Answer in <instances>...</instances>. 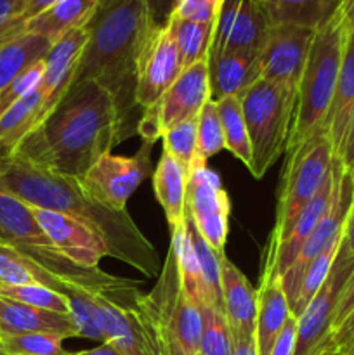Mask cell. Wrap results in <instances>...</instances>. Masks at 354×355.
<instances>
[{
	"mask_svg": "<svg viewBox=\"0 0 354 355\" xmlns=\"http://www.w3.org/2000/svg\"><path fill=\"white\" fill-rule=\"evenodd\" d=\"M0 193L31 207L59 211L89 225L101 238L108 257L127 263L144 277L162 272L155 245L125 211H111L87 196L78 180L35 165L23 156H0Z\"/></svg>",
	"mask_w": 354,
	"mask_h": 355,
	"instance_id": "cell-1",
	"label": "cell"
},
{
	"mask_svg": "<svg viewBox=\"0 0 354 355\" xmlns=\"http://www.w3.org/2000/svg\"><path fill=\"white\" fill-rule=\"evenodd\" d=\"M124 139L115 97L92 80H75L51 114L14 153L42 168L80 179Z\"/></svg>",
	"mask_w": 354,
	"mask_h": 355,
	"instance_id": "cell-2",
	"label": "cell"
},
{
	"mask_svg": "<svg viewBox=\"0 0 354 355\" xmlns=\"http://www.w3.org/2000/svg\"><path fill=\"white\" fill-rule=\"evenodd\" d=\"M148 0H101L89 24V42L83 51L76 80H92L117 101L124 134L135 106V75L142 51L155 30Z\"/></svg>",
	"mask_w": 354,
	"mask_h": 355,
	"instance_id": "cell-3",
	"label": "cell"
},
{
	"mask_svg": "<svg viewBox=\"0 0 354 355\" xmlns=\"http://www.w3.org/2000/svg\"><path fill=\"white\" fill-rule=\"evenodd\" d=\"M0 243L16 248L40 269L54 276L66 288V295L75 291L118 295L137 290L139 286L137 281L111 276L101 267L85 269L76 266L42 231L30 205L7 193H0Z\"/></svg>",
	"mask_w": 354,
	"mask_h": 355,
	"instance_id": "cell-4",
	"label": "cell"
},
{
	"mask_svg": "<svg viewBox=\"0 0 354 355\" xmlns=\"http://www.w3.org/2000/svg\"><path fill=\"white\" fill-rule=\"evenodd\" d=\"M346 31L342 10L333 16L325 26L314 31L304 71L295 94L287 151L297 148L314 134H321L323 121L328 114L335 94Z\"/></svg>",
	"mask_w": 354,
	"mask_h": 355,
	"instance_id": "cell-5",
	"label": "cell"
},
{
	"mask_svg": "<svg viewBox=\"0 0 354 355\" xmlns=\"http://www.w3.org/2000/svg\"><path fill=\"white\" fill-rule=\"evenodd\" d=\"M239 101L252 146L248 170L255 179H262L287 151L295 92L285 85L257 80Z\"/></svg>",
	"mask_w": 354,
	"mask_h": 355,
	"instance_id": "cell-6",
	"label": "cell"
},
{
	"mask_svg": "<svg viewBox=\"0 0 354 355\" xmlns=\"http://www.w3.org/2000/svg\"><path fill=\"white\" fill-rule=\"evenodd\" d=\"M332 144L325 134H314L285 153V166L278 189L276 218L266 246H274L288 231L302 208L316 196L332 170Z\"/></svg>",
	"mask_w": 354,
	"mask_h": 355,
	"instance_id": "cell-7",
	"label": "cell"
},
{
	"mask_svg": "<svg viewBox=\"0 0 354 355\" xmlns=\"http://www.w3.org/2000/svg\"><path fill=\"white\" fill-rule=\"evenodd\" d=\"M155 142L142 141L132 156L104 153L78 180L87 196L111 211H125L127 201L151 172V149Z\"/></svg>",
	"mask_w": 354,
	"mask_h": 355,
	"instance_id": "cell-8",
	"label": "cell"
},
{
	"mask_svg": "<svg viewBox=\"0 0 354 355\" xmlns=\"http://www.w3.org/2000/svg\"><path fill=\"white\" fill-rule=\"evenodd\" d=\"M210 96L208 82V61H198L189 68H184L179 78L170 85L162 99L149 110L142 111L137 132L142 141L162 137L165 130L189 118H196Z\"/></svg>",
	"mask_w": 354,
	"mask_h": 355,
	"instance_id": "cell-9",
	"label": "cell"
},
{
	"mask_svg": "<svg viewBox=\"0 0 354 355\" xmlns=\"http://www.w3.org/2000/svg\"><path fill=\"white\" fill-rule=\"evenodd\" d=\"M344 172H346V168H344L342 162L335 156L332 163V170H330L321 189L302 208L301 214L294 218L283 238L274 246H266V250H264L259 284L281 277L285 270L294 263L304 243L307 241L311 232L314 231L316 225L319 224V220L325 217L326 211L330 210V207L335 201Z\"/></svg>",
	"mask_w": 354,
	"mask_h": 355,
	"instance_id": "cell-10",
	"label": "cell"
},
{
	"mask_svg": "<svg viewBox=\"0 0 354 355\" xmlns=\"http://www.w3.org/2000/svg\"><path fill=\"white\" fill-rule=\"evenodd\" d=\"M156 312L163 319L170 331L176 335L180 345L189 354L200 352L201 314L200 309L184 293L177 270V260L174 250L169 248L158 276L155 290L148 295Z\"/></svg>",
	"mask_w": 354,
	"mask_h": 355,
	"instance_id": "cell-11",
	"label": "cell"
},
{
	"mask_svg": "<svg viewBox=\"0 0 354 355\" xmlns=\"http://www.w3.org/2000/svg\"><path fill=\"white\" fill-rule=\"evenodd\" d=\"M314 31L290 24H271L259 54L260 78L297 94Z\"/></svg>",
	"mask_w": 354,
	"mask_h": 355,
	"instance_id": "cell-12",
	"label": "cell"
},
{
	"mask_svg": "<svg viewBox=\"0 0 354 355\" xmlns=\"http://www.w3.org/2000/svg\"><path fill=\"white\" fill-rule=\"evenodd\" d=\"M183 69V59L169 24L167 21L156 24L139 59L135 75V104L142 111L155 106L170 85L179 78Z\"/></svg>",
	"mask_w": 354,
	"mask_h": 355,
	"instance_id": "cell-13",
	"label": "cell"
},
{
	"mask_svg": "<svg viewBox=\"0 0 354 355\" xmlns=\"http://www.w3.org/2000/svg\"><path fill=\"white\" fill-rule=\"evenodd\" d=\"M269 26L271 21L260 0H224L215 21L210 52L257 55Z\"/></svg>",
	"mask_w": 354,
	"mask_h": 355,
	"instance_id": "cell-14",
	"label": "cell"
},
{
	"mask_svg": "<svg viewBox=\"0 0 354 355\" xmlns=\"http://www.w3.org/2000/svg\"><path fill=\"white\" fill-rule=\"evenodd\" d=\"M354 270V263L337 259L321 290L297 318L294 355H316L332 335L340 291Z\"/></svg>",
	"mask_w": 354,
	"mask_h": 355,
	"instance_id": "cell-15",
	"label": "cell"
},
{
	"mask_svg": "<svg viewBox=\"0 0 354 355\" xmlns=\"http://www.w3.org/2000/svg\"><path fill=\"white\" fill-rule=\"evenodd\" d=\"M354 203V180L351 172H344L342 180H340L339 193H337L335 201L330 207V210L326 211L325 217L319 220V224L316 225L314 231L311 232V236L307 238V241L304 243V246L301 248V253L297 255V259L294 260L290 267L283 272L281 276V284H283L285 295H287L288 305L294 304L295 297H297L298 286L302 283V277H304L305 270H307L309 263L330 245L335 238H339L342 234L344 227H346L347 217H349V211L353 208Z\"/></svg>",
	"mask_w": 354,
	"mask_h": 355,
	"instance_id": "cell-16",
	"label": "cell"
},
{
	"mask_svg": "<svg viewBox=\"0 0 354 355\" xmlns=\"http://www.w3.org/2000/svg\"><path fill=\"white\" fill-rule=\"evenodd\" d=\"M30 210L42 231L71 262L85 269H99L101 259L108 257V250L89 225L59 211L31 205Z\"/></svg>",
	"mask_w": 354,
	"mask_h": 355,
	"instance_id": "cell-17",
	"label": "cell"
},
{
	"mask_svg": "<svg viewBox=\"0 0 354 355\" xmlns=\"http://www.w3.org/2000/svg\"><path fill=\"white\" fill-rule=\"evenodd\" d=\"M87 42L89 26L76 28L58 38L45 54L44 73L38 87L44 97V113L47 116L75 83Z\"/></svg>",
	"mask_w": 354,
	"mask_h": 355,
	"instance_id": "cell-18",
	"label": "cell"
},
{
	"mask_svg": "<svg viewBox=\"0 0 354 355\" xmlns=\"http://www.w3.org/2000/svg\"><path fill=\"white\" fill-rule=\"evenodd\" d=\"M222 307L233 336L255 335L257 290L245 274L224 255H221Z\"/></svg>",
	"mask_w": 354,
	"mask_h": 355,
	"instance_id": "cell-19",
	"label": "cell"
},
{
	"mask_svg": "<svg viewBox=\"0 0 354 355\" xmlns=\"http://www.w3.org/2000/svg\"><path fill=\"white\" fill-rule=\"evenodd\" d=\"M24 333H54L65 340L76 336V329L69 315L0 297V336Z\"/></svg>",
	"mask_w": 354,
	"mask_h": 355,
	"instance_id": "cell-20",
	"label": "cell"
},
{
	"mask_svg": "<svg viewBox=\"0 0 354 355\" xmlns=\"http://www.w3.org/2000/svg\"><path fill=\"white\" fill-rule=\"evenodd\" d=\"M208 82L210 96L217 101L222 97H242L248 87L260 78L259 58L255 54H208Z\"/></svg>",
	"mask_w": 354,
	"mask_h": 355,
	"instance_id": "cell-21",
	"label": "cell"
},
{
	"mask_svg": "<svg viewBox=\"0 0 354 355\" xmlns=\"http://www.w3.org/2000/svg\"><path fill=\"white\" fill-rule=\"evenodd\" d=\"M347 28V26H346ZM354 107V30L347 28L346 42H344L342 62H340L339 78H337L335 94L330 104L328 114L323 121L321 134L328 137L335 156L339 155L351 111Z\"/></svg>",
	"mask_w": 354,
	"mask_h": 355,
	"instance_id": "cell-22",
	"label": "cell"
},
{
	"mask_svg": "<svg viewBox=\"0 0 354 355\" xmlns=\"http://www.w3.org/2000/svg\"><path fill=\"white\" fill-rule=\"evenodd\" d=\"M292 311L285 295L281 277L260 283L257 288V318H255V342L259 355H269L290 319Z\"/></svg>",
	"mask_w": 354,
	"mask_h": 355,
	"instance_id": "cell-23",
	"label": "cell"
},
{
	"mask_svg": "<svg viewBox=\"0 0 354 355\" xmlns=\"http://www.w3.org/2000/svg\"><path fill=\"white\" fill-rule=\"evenodd\" d=\"M99 6L101 0H58L44 12L24 21V31L49 38L54 44L68 31L89 26Z\"/></svg>",
	"mask_w": 354,
	"mask_h": 355,
	"instance_id": "cell-24",
	"label": "cell"
},
{
	"mask_svg": "<svg viewBox=\"0 0 354 355\" xmlns=\"http://www.w3.org/2000/svg\"><path fill=\"white\" fill-rule=\"evenodd\" d=\"M186 210L194 222L214 215H231V200L221 177L205 163H193L187 172Z\"/></svg>",
	"mask_w": 354,
	"mask_h": 355,
	"instance_id": "cell-25",
	"label": "cell"
},
{
	"mask_svg": "<svg viewBox=\"0 0 354 355\" xmlns=\"http://www.w3.org/2000/svg\"><path fill=\"white\" fill-rule=\"evenodd\" d=\"M186 187V168L177 159H174L169 153L163 151L155 173H153V191H155L160 207L163 208V214H165L170 229L184 220Z\"/></svg>",
	"mask_w": 354,
	"mask_h": 355,
	"instance_id": "cell-26",
	"label": "cell"
},
{
	"mask_svg": "<svg viewBox=\"0 0 354 355\" xmlns=\"http://www.w3.org/2000/svg\"><path fill=\"white\" fill-rule=\"evenodd\" d=\"M45 118L47 114L44 113V97L40 87L37 85L0 118V156L12 155L23 139Z\"/></svg>",
	"mask_w": 354,
	"mask_h": 355,
	"instance_id": "cell-27",
	"label": "cell"
},
{
	"mask_svg": "<svg viewBox=\"0 0 354 355\" xmlns=\"http://www.w3.org/2000/svg\"><path fill=\"white\" fill-rule=\"evenodd\" d=\"M344 0H269L264 3L271 24L319 30L342 10Z\"/></svg>",
	"mask_w": 354,
	"mask_h": 355,
	"instance_id": "cell-28",
	"label": "cell"
},
{
	"mask_svg": "<svg viewBox=\"0 0 354 355\" xmlns=\"http://www.w3.org/2000/svg\"><path fill=\"white\" fill-rule=\"evenodd\" d=\"M52 42L40 35L21 31L16 37L0 44V92L28 68L40 62L51 49Z\"/></svg>",
	"mask_w": 354,
	"mask_h": 355,
	"instance_id": "cell-29",
	"label": "cell"
},
{
	"mask_svg": "<svg viewBox=\"0 0 354 355\" xmlns=\"http://www.w3.org/2000/svg\"><path fill=\"white\" fill-rule=\"evenodd\" d=\"M170 248L174 250V255H176L177 270H179V279L184 293L198 309L208 305L200 263H198L196 253H194L191 239L187 236L184 220L170 229Z\"/></svg>",
	"mask_w": 354,
	"mask_h": 355,
	"instance_id": "cell-30",
	"label": "cell"
},
{
	"mask_svg": "<svg viewBox=\"0 0 354 355\" xmlns=\"http://www.w3.org/2000/svg\"><path fill=\"white\" fill-rule=\"evenodd\" d=\"M0 284L6 286H28V284H44L66 295V288L37 266L33 260L24 257L16 248L0 243Z\"/></svg>",
	"mask_w": 354,
	"mask_h": 355,
	"instance_id": "cell-31",
	"label": "cell"
},
{
	"mask_svg": "<svg viewBox=\"0 0 354 355\" xmlns=\"http://www.w3.org/2000/svg\"><path fill=\"white\" fill-rule=\"evenodd\" d=\"M165 21L179 49L184 68H189L194 62L208 58L214 42L215 23H194V21L177 19L174 16H169Z\"/></svg>",
	"mask_w": 354,
	"mask_h": 355,
	"instance_id": "cell-32",
	"label": "cell"
},
{
	"mask_svg": "<svg viewBox=\"0 0 354 355\" xmlns=\"http://www.w3.org/2000/svg\"><path fill=\"white\" fill-rule=\"evenodd\" d=\"M219 110V118L224 132L226 151L239 159L246 168L252 165V146H250L248 130H246L245 116H243L242 101L239 97H222L215 101Z\"/></svg>",
	"mask_w": 354,
	"mask_h": 355,
	"instance_id": "cell-33",
	"label": "cell"
},
{
	"mask_svg": "<svg viewBox=\"0 0 354 355\" xmlns=\"http://www.w3.org/2000/svg\"><path fill=\"white\" fill-rule=\"evenodd\" d=\"M184 224H186L187 236H189L191 245H193L194 253H196L198 263H200L201 279H203L205 295H207V304L210 307H217L221 311H224V307H222L221 288V255L215 253L208 246V243L201 238V234L196 229V224H194L193 217H191L187 210H184Z\"/></svg>",
	"mask_w": 354,
	"mask_h": 355,
	"instance_id": "cell-34",
	"label": "cell"
},
{
	"mask_svg": "<svg viewBox=\"0 0 354 355\" xmlns=\"http://www.w3.org/2000/svg\"><path fill=\"white\" fill-rule=\"evenodd\" d=\"M344 232V231H342ZM340 241H342V234L339 238L333 239L311 263H309L307 270H305L304 277H302V283L298 286L297 297H295L294 304L290 305L292 315L295 319L304 312V309L307 307L309 302L316 297L321 286L325 284L326 277H328L330 270H332L333 262H335V257L339 253L340 248Z\"/></svg>",
	"mask_w": 354,
	"mask_h": 355,
	"instance_id": "cell-35",
	"label": "cell"
},
{
	"mask_svg": "<svg viewBox=\"0 0 354 355\" xmlns=\"http://www.w3.org/2000/svg\"><path fill=\"white\" fill-rule=\"evenodd\" d=\"M201 340L200 352L205 355H231L233 335L224 311L210 305L200 307Z\"/></svg>",
	"mask_w": 354,
	"mask_h": 355,
	"instance_id": "cell-36",
	"label": "cell"
},
{
	"mask_svg": "<svg viewBox=\"0 0 354 355\" xmlns=\"http://www.w3.org/2000/svg\"><path fill=\"white\" fill-rule=\"evenodd\" d=\"M196 137V158L193 163H205L207 165L208 158L226 149L224 132H222V123L221 118H219L217 103L214 99H208L198 114Z\"/></svg>",
	"mask_w": 354,
	"mask_h": 355,
	"instance_id": "cell-37",
	"label": "cell"
},
{
	"mask_svg": "<svg viewBox=\"0 0 354 355\" xmlns=\"http://www.w3.org/2000/svg\"><path fill=\"white\" fill-rule=\"evenodd\" d=\"M0 297L31 305V307L44 309V311L66 314L69 312L68 295L56 291L44 284H28V286H6L0 284Z\"/></svg>",
	"mask_w": 354,
	"mask_h": 355,
	"instance_id": "cell-38",
	"label": "cell"
},
{
	"mask_svg": "<svg viewBox=\"0 0 354 355\" xmlns=\"http://www.w3.org/2000/svg\"><path fill=\"white\" fill-rule=\"evenodd\" d=\"M69 300V319L76 329V336L80 338L96 340L104 343V331L101 324V315L96 304L92 300V293L75 291L68 295Z\"/></svg>",
	"mask_w": 354,
	"mask_h": 355,
	"instance_id": "cell-39",
	"label": "cell"
},
{
	"mask_svg": "<svg viewBox=\"0 0 354 355\" xmlns=\"http://www.w3.org/2000/svg\"><path fill=\"white\" fill-rule=\"evenodd\" d=\"M65 338L54 333H24L0 336V345L9 355H69L62 347Z\"/></svg>",
	"mask_w": 354,
	"mask_h": 355,
	"instance_id": "cell-40",
	"label": "cell"
},
{
	"mask_svg": "<svg viewBox=\"0 0 354 355\" xmlns=\"http://www.w3.org/2000/svg\"><path fill=\"white\" fill-rule=\"evenodd\" d=\"M196 128L198 116L180 121L162 134L163 151L177 159L186 168V172H189L191 163L196 158Z\"/></svg>",
	"mask_w": 354,
	"mask_h": 355,
	"instance_id": "cell-41",
	"label": "cell"
},
{
	"mask_svg": "<svg viewBox=\"0 0 354 355\" xmlns=\"http://www.w3.org/2000/svg\"><path fill=\"white\" fill-rule=\"evenodd\" d=\"M224 0H174L169 16L194 23H215Z\"/></svg>",
	"mask_w": 354,
	"mask_h": 355,
	"instance_id": "cell-42",
	"label": "cell"
},
{
	"mask_svg": "<svg viewBox=\"0 0 354 355\" xmlns=\"http://www.w3.org/2000/svg\"><path fill=\"white\" fill-rule=\"evenodd\" d=\"M42 73H44V59L37 64H33L31 68H28L23 75L17 76L6 90L0 92V118L24 96V94L30 92L33 87L38 85L42 78Z\"/></svg>",
	"mask_w": 354,
	"mask_h": 355,
	"instance_id": "cell-43",
	"label": "cell"
},
{
	"mask_svg": "<svg viewBox=\"0 0 354 355\" xmlns=\"http://www.w3.org/2000/svg\"><path fill=\"white\" fill-rule=\"evenodd\" d=\"M194 224H196V229L201 234V238L208 243V246H210L215 253L222 255L229 234L228 215H214V217H207L203 218V220L194 222Z\"/></svg>",
	"mask_w": 354,
	"mask_h": 355,
	"instance_id": "cell-44",
	"label": "cell"
},
{
	"mask_svg": "<svg viewBox=\"0 0 354 355\" xmlns=\"http://www.w3.org/2000/svg\"><path fill=\"white\" fill-rule=\"evenodd\" d=\"M330 342H332V345L335 347V349H339L344 355L353 352L354 350V309L335 329H332Z\"/></svg>",
	"mask_w": 354,
	"mask_h": 355,
	"instance_id": "cell-45",
	"label": "cell"
},
{
	"mask_svg": "<svg viewBox=\"0 0 354 355\" xmlns=\"http://www.w3.org/2000/svg\"><path fill=\"white\" fill-rule=\"evenodd\" d=\"M295 331H297V319L294 315H290V319L287 321L285 328L281 329L280 336H278L276 343H274L269 355H294Z\"/></svg>",
	"mask_w": 354,
	"mask_h": 355,
	"instance_id": "cell-46",
	"label": "cell"
},
{
	"mask_svg": "<svg viewBox=\"0 0 354 355\" xmlns=\"http://www.w3.org/2000/svg\"><path fill=\"white\" fill-rule=\"evenodd\" d=\"M354 309V270L353 274L349 276L347 283L344 284L342 291H340V297H339V304H337L335 309V319H333V328L335 329L347 315L351 314V311Z\"/></svg>",
	"mask_w": 354,
	"mask_h": 355,
	"instance_id": "cell-47",
	"label": "cell"
},
{
	"mask_svg": "<svg viewBox=\"0 0 354 355\" xmlns=\"http://www.w3.org/2000/svg\"><path fill=\"white\" fill-rule=\"evenodd\" d=\"M337 158L342 162L344 168H346L347 172L353 173V170H354V107H353V111H351L349 123H347L346 134H344L342 144H340Z\"/></svg>",
	"mask_w": 354,
	"mask_h": 355,
	"instance_id": "cell-48",
	"label": "cell"
},
{
	"mask_svg": "<svg viewBox=\"0 0 354 355\" xmlns=\"http://www.w3.org/2000/svg\"><path fill=\"white\" fill-rule=\"evenodd\" d=\"M337 259L344 260V262L354 263V203L349 211V217H347L346 227H344L342 241H340Z\"/></svg>",
	"mask_w": 354,
	"mask_h": 355,
	"instance_id": "cell-49",
	"label": "cell"
},
{
	"mask_svg": "<svg viewBox=\"0 0 354 355\" xmlns=\"http://www.w3.org/2000/svg\"><path fill=\"white\" fill-rule=\"evenodd\" d=\"M23 3L24 0H0V28L23 21L21 19Z\"/></svg>",
	"mask_w": 354,
	"mask_h": 355,
	"instance_id": "cell-50",
	"label": "cell"
},
{
	"mask_svg": "<svg viewBox=\"0 0 354 355\" xmlns=\"http://www.w3.org/2000/svg\"><path fill=\"white\" fill-rule=\"evenodd\" d=\"M231 355H259V352H257L255 335L233 336V354Z\"/></svg>",
	"mask_w": 354,
	"mask_h": 355,
	"instance_id": "cell-51",
	"label": "cell"
},
{
	"mask_svg": "<svg viewBox=\"0 0 354 355\" xmlns=\"http://www.w3.org/2000/svg\"><path fill=\"white\" fill-rule=\"evenodd\" d=\"M58 0H24L23 3V12H21V19L28 21L31 17H35L37 14L44 12L45 9L56 3Z\"/></svg>",
	"mask_w": 354,
	"mask_h": 355,
	"instance_id": "cell-52",
	"label": "cell"
},
{
	"mask_svg": "<svg viewBox=\"0 0 354 355\" xmlns=\"http://www.w3.org/2000/svg\"><path fill=\"white\" fill-rule=\"evenodd\" d=\"M149 9H151L153 17L156 19V23H165V19L169 17L170 10H172L174 0H148Z\"/></svg>",
	"mask_w": 354,
	"mask_h": 355,
	"instance_id": "cell-53",
	"label": "cell"
},
{
	"mask_svg": "<svg viewBox=\"0 0 354 355\" xmlns=\"http://www.w3.org/2000/svg\"><path fill=\"white\" fill-rule=\"evenodd\" d=\"M69 355H124L120 352V350L115 349L111 343L104 342L101 343L99 347H94V349H89V350H80V352H73Z\"/></svg>",
	"mask_w": 354,
	"mask_h": 355,
	"instance_id": "cell-54",
	"label": "cell"
},
{
	"mask_svg": "<svg viewBox=\"0 0 354 355\" xmlns=\"http://www.w3.org/2000/svg\"><path fill=\"white\" fill-rule=\"evenodd\" d=\"M21 31H24V23H23V21H19V23L9 24V26L0 28V44H3V42L9 40V38L16 37V35H19Z\"/></svg>",
	"mask_w": 354,
	"mask_h": 355,
	"instance_id": "cell-55",
	"label": "cell"
},
{
	"mask_svg": "<svg viewBox=\"0 0 354 355\" xmlns=\"http://www.w3.org/2000/svg\"><path fill=\"white\" fill-rule=\"evenodd\" d=\"M344 23L349 30H354V0H351L346 7H342Z\"/></svg>",
	"mask_w": 354,
	"mask_h": 355,
	"instance_id": "cell-56",
	"label": "cell"
},
{
	"mask_svg": "<svg viewBox=\"0 0 354 355\" xmlns=\"http://www.w3.org/2000/svg\"><path fill=\"white\" fill-rule=\"evenodd\" d=\"M316 355H344V354L340 352L339 349H335V347L332 345V342H328Z\"/></svg>",
	"mask_w": 354,
	"mask_h": 355,
	"instance_id": "cell-57",
	"label": "cell"
},
{
	"mask_svg": "<svg viewBox=\"0 0 354 355\" xmlns=\"http://www.w3.org/2000/svg\"><path fill=\"white\" fill-rule=\"evenodd\" d=\"M0 355H9V354L6 352V350H3V347H2V345H0Z\"/></svg>",
	"mask_w": 354,
	"mask_h": 355,
	"instance_id": "cell-58",
	"label": "cell"
},
{
	"mask_svg": "<svg viewBox=\"0 0 354 355\" xmlns=\"http://www.w3.org/2000/svg\"><path fill=\"white\" fill-rule=\"evenodd\" d=\"M349 2H351V0H344V6H342V7H346Z\"/></svg>",
	"mask_w": 354,
	"mask_h": 355,
	"instance_id": "cell-59",
	"label": "cell"
},
{
	"mask_svg": "<svg viewBox=\"0 0 354 355\" xmlns=\"http://www.w3.org/2000/svg\"><path fill=\"white\" fill-rule=\"evenodd\" d=\"M260 2H262V3H266V2H269V0H260Z\"/></svg>",
	"mask_w": 354,
	"mask_h": 355,
	"instance_id": "cell-60",
	"label": "cell"
},
{
	"mask_svg": "<svg viewBox=\"0 0 354 355\" xmlns=\"http://www.w3.org/2000/svg\"><path fill=\"white\" fill-rule=\"evenodd\" d=\"M351 175H353V180H354V170H353V173H351Z\"/></svg>",
	"mask_w": 354,
	"mask_h": 355,
	"instance_id": "cell-61",
	"label": "cell"
},
{
	"mask_svg": "<svg viewBox=\"0 0 354 355\" xmlns=\"http://www.w3.org/2000/svg\"><path fill=\"white\" fill-rule=\"evenodd\" d=\"M347 355H354V350H353V352H351V354H347Z\"/></svg>",
	"mask_w": 354,
	"mask_h": 355,
	"instance_id": "cell-62",
	"label": "cell"
},
{
	"mask_svg": "<svg viewBox=\"0 0 354 355\" xmlns=\"http://www.w3.org/2000/svg\"><path fill=\"white\" fill-rule=\"evenodd\" d=\"M196 355H205V354H201V352H198V354H196Z\"/></svg>",
	"mask_w": 354,
	"mask_h": 355,
	"instance_id": "cell-63",
	"label": "cell"
}]
</instances>
